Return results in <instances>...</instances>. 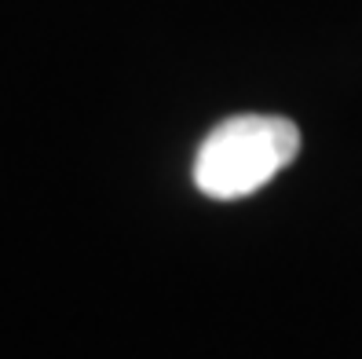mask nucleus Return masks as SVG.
<instances>
[{
    "label": "nucleus",
    "instance_id": "f257e3e1",
    "mask_svg": "<svg viewBox=\"0 0 362 359\" xmlns=\"http://www.w3.org/2000/svg\"><path fill=\"white\" fill-rule=\"evenodd\" d=\"M300 154V129L279 114H238L212 129L194 158L198 191L234 202L271 183Z\"/></svg>",
    "mask_w": 362,
    "mask_h": 359
}]
</instances>
